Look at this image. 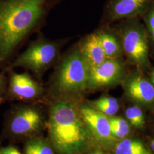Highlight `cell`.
Here are the masks:
<instances>
[{
    "mask_svg": "<svg viewBox=\"0 0 154 154\" xmlns=\"http://www.w3.org/2000/svg\"><path fill=\"white\" fill-rule=\"evenodd\" d=\"M57 0H0V63L43 23Z\"/></svg>",
    "mask_w": 154,
    "mask_h": 154,
    "instance_id": "1",
    "label": "cell"
},
{
    "mask_svg": "<svg viewBox=\"0 0 154 154\" xmlns=\"http://www.w3.org/2000/svg\"><path fill=\"white\" fill-rule=\"evenodd\" d=\"M81 100L49 98L47 139L57 154H82L91 134L80 112Z\"/></svg>",
    "mask_w": 154,
    "mask_h": 154,
    "instance_id": "2",
    "label": "cell"
},
{
    "mask_svg": "<svg viewBox=\"0 0 154 154\" xmlns=\"http://www.w3.org/2000/svg\"><path fill=\"white\" fill-rule=\"evenodd\" d=\"M50 79L49 98L63 97L81 100L86 90L88 67L78 43L61 57Z\"/></svg>",
    "mask_w": 154,
    "mask_h": 154,
    "instance_id": "3",
    "label": "cell"
},
{
    "mask_svg": "<svg viewBox=\"0 0 154 154\" xmlns=\"http://www.w3.org/2000/svg\"><path fill=\"white\" fill-rule=\"evenodd\" d=\"M66 41L38 37L18 57L11 66L23 67L40 78L51 67L56 65L61 58V50Z\"/></svg>",
    "mask_w": 154,
    "mask_h": 154,
    "instance_id": "4",
    "label": "cell"
},
{
    "mask_svg": "<svg viewBox=\"0 0 154 154\" xmlns=\"http://www.w3.org/2000/svg\"><path fill=\"white\" fill-rule=\"evenodd\" d=\"M45 127L44 115L38 107L23 105L11 110L6 118L4 133L11 139L36 137Z\"/></svg>",
    "mask_w": 154,
    "mask_h": 154,
    "instance_id": "5",
    "label": "cell"
},
{
    "mask_svg": "<svg viewBox=\"0 0 154 154\" xmlns=\"http://www.w3.org/2000/svg\"><path fill=\"white\" fill-rule=\"evenodd\" d=\"M122 47L123 51L135 66L140 69L149 67V41L143 28L134 25L125 28L122 34Z\"/></svg>",
    "mask_w": 154,
    "mask_h": 154,
    "instance_id": "6",
    "label": "cell"
},
{
    "mask_svg": "<svg viewBox=\"0 0 154 154\" xmlns=\"http://www.w3.org/2000/svg\"><path fill=\"white\" fill-rule=\"evenodd\" d=\"M124 72V66L118 59L107 58L88 70L86 90L105 88L117 82Z\"/></svg>",
    "mask_w": 154,
    "mask_h": 154,
    "instance_id": "7",
    "label": "cell"
},
{
    "mask_svg": "<svg viewBox=\"0 0 154 154\" xmlns=\"http://www.w3.org/2000/svg\"><path fill=\"white\" fill-rule=\"evenodd\" d=\"M44 88L27 72L11 74L7 94L11 99L32 102L40 99Z\"/></svg>",
    "mask_w": 154,
    "mask_h": 154,
    "instance_id": "8",
    "label": "cell"
},
{
    "mask_svg": "<svg viewBox=\"0 0 154 154\" xmlns=\"http://www.w3.org/2000/svg\"><path fill=\"white\" fill-rule=\"evenodd\" d=\"M80 112L94 137L102 143H110L113 137L109 116L95 110L90 105L82 103L80 105Z\"/></svg>",
    "mask_w": 154,
    "mask_h": 154,
    "instance_id": "9",
    "label": "cell"
},
{
    "mask_svg": "<svg viewBox=\"0 0 154 154\" xmlns=\"http://www.w3.org/2000/svg\"><path fill=\"white\" fill-rule=\"evenodd\" d=\"M125 85L127 95L134 100L144 104L154 103V86L143 75L134 73Z\"/></svg>",
    "mask_w": 154,
    "mask_h": 154,
    "instance_id": "10",
    "label": "cell"
},
{
    "mask_svg": "<svg viewBox=\"0 0 154 154\" xmlns=\"http://www.w3.org/2000/svg\"><path fill=\"white\" fill-rule=\"evenodd\" d=\"M149 0H111L108 6L111 21L137 16L144 11Z\"/></svg>",
    "mask_w": 154,
    "mask_h": 154,
    "instance_id": "11",
    "label": "cell"
},
{
    "mask_svg": "<svg viewBox=\"0 0 154 154\" xmlns=\"http://www.w3.org/2000/svg\"><path fill=\"white\" fill-rule=\"evenodd\" d=\"M78 45L88 65V70L107 59L97 33L89 34L81 39Z\"/></svg>",
    "mask_w": 154,
    "mask_h": 154,
    "instance_id": "12",
    "label": "cell"
},
{
    "mask_svg": "<svg viewBox=\"0 0 154 154\" xmlns=\"http://www.w3.org/2000/svg\"><path fill=\"white\" fill-rule=\"evenodd\" d=\"M97 34L107 58L118 59L121 57L123 53L122 48L113 34L103 30L98 31Z\"/></svg>",
    "mask_w": 154,
    "mask_h": 154,
    "instance_id": "13",
    "label": "cell"
},
{
    "mask_svg": "<svg viewBox=\"0 0 154 154\" xmlns=\"http://www.w3.org/2000/svg\"><path fill=\"white\" fill-rule=\"evenodd\" d=\"M23 152L24 154H57L47 138L37 136L26 139Z\"/></svg>",
    "mask_w": 154,
    "mask_h": 154,
    "instance_id": "14",
    "label": "cell"
},
{
    "mask_svg": "<svg viewBox=\"0 0 154 154\" xmlns=\"http://www.w3.org/2000/svg\"><path fill=\"white\" fill-rule=\"evenodd\" d=\"M89 105L107 116H114L119 109L118 100L107 95L102 96L98 99L90 102Z\"/></svg>",
    "mask_w": 154,
    "mask_h": 154,
    "instance_id": "15",
    "label": "cell"
},
{
    "mask_svg": "<svg viewBox=\"0 0 154 154\" xmlns=\"http://www.w3.org/2000/svg\"><path fill=\"white\" fill-rule=\"evenodd\" d=\"M115 154H150L140 141L126 139L116 145Z\"/></svg>",
    "mask_w": 154,
    "mask_h": 154,
    "instance_id": "16",
    "label": "cell"
},
{
    "mask_svg": "<svg viewBox=\"0 0 154 154\" xmlns=\"http://www.w3.org/2000/svg\"><path fill=\"white\" fill-rule=\"evenodd\" d=\"M110 130L112 137L124 138L129 132V126L127 122L121 118H109Z\"/></svg>",
    "mask_w": 154,
    "mask_h": 154,
    "instance_id": "17",
    "label": "cell"
},
{
    "mask_svg": "<svg viewBox=\"0 0 154 154\" xmlns=\"http://www.w3.org/2000/svg\"><path fill=\"white\" fill-rule=\"evenodd\" d=\"M127 118L136 127L142 126L144 123L143 111L138 106H132L127 109L125 112Z\"/></svg>",
    "mask_w": 154,
    "mask_h": 154,
    "instance_id": "18",
    "label": "cell"
},
{
    "mask_svg": "<svg viewBox=\"0 0 154 154\" xmlns=\"http://www.w3.org/2000/svg\"><path fill=\"white\" fill-rule=\"evenodd\" d=\"M145 21L149 35L154 43V6L146 15Z\"/></svg>",
    "mask_w": 154,
    "mask_h": 154,
    "instance_id": "19",
    "label": "cell"
},
{
    "mask_svg": "<svg viewBox=\"0 0 154 154\" xmlns=\"http://www.w3.org/2000/svg\"><path fill=\"white\" fill-rule=\"evenodd\" d=\"M0 154H22L19 149L13 146L0 147Z\"/></svg>",
    "mask_w": 154,
    "mask_h": 154,
    "instance_id": "20",
    "label": "cell"
},
{
    "mask_svg": "<svg viewBox=\"0 0 154 154\" xmlns=\"http://www.w3.org/2000/svg\"><path fill=\"white\" fill-rule=\"evenodd\" d=\"M6 82L4 77L0 75V104L5 99V95L6 94Z\"/></svg>",
    "mask_w": 154,
    "mask_h": 154,
    "instance_id": "21",
    "label": "cell"
},
{
    "mask_svg": "<svg viewBox=\"0 0 154 154\" xmlns=\"http://www.w3.org/2000/svg\"><path fill=\"white\" fill-rule=\"evenodd\" d=\"M105 154L103 153V152L102 151H101L99 149H96L95 150H94L93 151H91L90 152H88V154Z\"/></svg>",
    "mask_w": 154,
    "mask_h": 154,
    "instance_id": "22",
    "label": "cell"
},
{
    "mask_svg": "<svg viewBox=\"0 0 154 154\" xmlns=\"http://www.w3.org/2000/svg\"><path fill=\"white\" fill-rule=\"evenodd\" d=\"M151 83L154 86V69L151 72Z\"/></svg>",
    "mask_w": 154,
    "mask_h": 154,
    "instance_id": "23",
    "label": "cell"
},
{
    "mask_svg": "<svg viewBox=\"0 0 154 154\" xmlns=\"http://www.w3.org/2000/svg\"><path fill=\"white\" fill-rule=\"evenodd\" d=\"M151 147H152V149L154 151V140L152 141V143H151Z\"/></svg>",
    "mask_w": 154,
    "mask_h": 154,
    "instance_id": "24",
    "label": "cell"
}]
</instances>
